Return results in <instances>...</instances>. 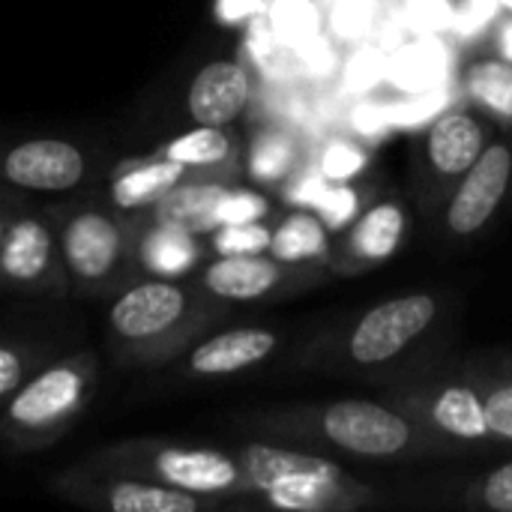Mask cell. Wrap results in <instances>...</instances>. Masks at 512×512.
I'll list each match as a JSON object with an SVG mask.
<instances>
[{"instance_id":"cell-1","label":"cell","mask_w":512,"mask_h":512,"mask_svg":"<svg viewBox=\"0 0 512 512\" xmlns=\"http://www.w3.org/2000/svg\"><path fill=\"white\" fill-rule=\"evenodd\" d=\"M237 459L249 492H258L279 510L318 512L348 501L351 483L330 459L273 444H246Z\"/></svg>"},{"instance_id":"cell-2","label":"cell","mask_w":512,"mask_h":512,"mask_svg":"<svg viewBox=\"0 0 512 512\" xmlns=\"http://www.w3.org/2000/svg\"><path fill=\"white\" fill-rule=\"evenodd\" d=\"M108 471L138 474L165 486L204 495L213 501L249 492L243 465L213 447H177V444H126L99 456Z\"/></svg>"},{"instance_id":"cell-3","label":"cell","mask_w":512,"mask_h":512,"mask_svg":"<svg viewBox=\"0 0 512 512\" xmlns=\"http://www.w3.org/2000/svg\"><path fill=\"white\" fill-rule=\"evenodd\" d=\"M93 381L96 366L87 354L66 357L42 369L12 393L6 408V432L18 444L48 441L81 414Z\"/></svg>"},{"instance_id":"cell-4","label":"cell","mask_w":512,"mask_h":512,"mask_svg":"<svg viewBox=\"0 0 512 512\" xmlns=\"http://www.w3.org/2000/svg\"><path fill=\"white\" fill-rule=\"evenodd\" d=\"M309 423L321 441L363 459H393L417 444L414 426L399 411L378 402H333L318 408Z\"/></svg>"},{"instance_id":"cell-5","label":"cell","mask_w":512,"mask_h":512,"mask_svg":"<svg viewBox=\"0 0 512 512\" xmlns=\"http://www.w3.org/2000/svg\"><path fill=\"white\" fill-rule=\"evenodd\" d=\"M438 315V300L429 294H405L369 309L348 336V357L357 366H381L402 354Z\"/></svg>"},{"instance_id":"cell-6","label":"cell","mask_w":512,"mask_h":512,"mask_svg":"<svg viewBox=\"0 0 512 512\" xmlns=\"http://www.w3.org/2000/svg\"><path fill=\"white\" fill-rule=\"evenodd\" d=\"M189 315V291L174 279H144L126 288L108 309V327L132 345L162 342Z\"/></svg>"},{"instance_id":"cell-7","label":"cell","mask_w":512,"mask_h":512,"mask_svg":"<svg viewBox=\"0 0 512 512\" xmlns=\"http://www.w3.org/2000/svg\"><path fill=\"white\" fill-rule=\"evenodd\" d=\"M66 489H69L66 492L69 498L90 504V507H105L111 512H201L222 504V501H213L204 495H192V492L165 486L150 477L120 474V471H114V477H108V480L72 477Z\"/></svg>"},{"instance_id":"cell-8","label":"cell","mask_w":512,"mask_h":512,"mask_svg":"<svg viewBox=\"0 0 512 512\" xmlns=\"http://www.w3.org/2000/svg\"><path fill=\"white\" fill-rule=\"evenodd\" d=\"M0 177L30 192H69L84 183L87 159L81 147L60 138H30L9 147L0 159Z\"/></svg>"},{"instance_id":"cell-9","label":"cell","mask_w":512,"mask_h":512,"mask_svg":"<svg viewBox=\"0 0 512 512\" xmlns=\"http://www.w3.org/2000/svg\"><path fill=\"white\" fill-rule=\"evenodd\" d=\"M57 249L63 255L66 270L81 285H96L117 270L126 243L117 219H111L102 210H81L72 219H66Z\"/></svg>"},{"instance_id":"cell-10","label":"cell","mask_w":512,"mask_h":512,"mask_svg":"<svg viewBox=\"0 0 512 512\" xmlns=\"http://www.w3.org/2000/svg\"><path fill=\"white\" fill-rule=\"evenodd\" d=\"M512 180L510 144H492L480 153V159L465 171L450 207H447V228L453 234H474L480 231L495 210L501 207Z\"/></svg>"},{"instance_id":"cell-11","label":"cell","mask_w":512,"mask_h":512,"mask_svg":"<svg viewBox=\"0 0 512 512\" xmlns=\"http://www.w3.org/2000/svg\"><path fill=\"white\" fill-rule=\"evenodd\" d=\"M252 99V78L237 60H213L189 84L186 111L201 126H231Z\"/></svg>"},{"instance_id":"cell-12","label":"cell","mask_w":512,"mask_h":512,"mask_svg":"<svg viewBox=\"0 0 512 512\" xmlns=\"http://www.w3.org/2000/svg\"><path fill=\"white\" fill-rule=\"evenodd\" d=\"M279 339L270 330L261 327H240V330H225L201 345L192 348L186 357V372L198 378H222V375H237L243 369H252L264 363L276 351Z\"/></svg>"},{"instance_id":"cell-13","label":"cell","mask_w":512,"mask_h":512,"mask_svg":"<svg viewBox=\"0 0 512 512\" xmlns=\"http://www.w3.org/2000/svg\"><path fill=\"white\" fill-rule=\"evenodd\" d=\"M57 243L51 228L36 216H21L6 225L0 243V282L36 285L54 267Z\"/></svg>"},{"instance_id":"cell-14","label":"cell","mask_w":512,"mask_h":512,"mask_svg":"<svg viewBox=\"0 0 512 512\" xmlns=\"http://www.w3.org/2000/svg\"><path fill=\"white\" fill-rule=\"evenodd\" d=\"M285 270L264 255H219L201 276L204 288L219 300H258L279 288Z\"/></svg>"},{"instance_id":"cell-15","label":"cell","mask_w":512,"mask_h":512,"mask_svg":"<svg viewBox=\"0 0 512 512\" xmlns=\"http://www.w3.org/2000/svg\"><path fill=\"white\" fill-rule=\"evenodd\" d=\"M186 177V168L162 153L129 159L111 174V204L117 210H150L171 186Z\"/></svg>"},{"instance_id":"cell-16","label":"cell","mask_w":512,"mask_h":512,"mask_svg":"<svg viewBox=\"0 0 512 512\" xmlns=\"http://www.w3.org/2000/svg\"><path fill=\"white\" fill-rule=\"evenodd\" d=\"M426 150H429L432 168L444 180L447 177H459L486 150V132H483V126L471 114L450 111V114H444V117H438L432 123Z\"/></svg>"},{"instance_id":"cell-17","label":"cell","mask_w":512,"mask_h":512,"mask_svg":"<svg viewBox=\"0 0 512 512\" xmlns=\"http://www.w3.org/2000/svg\"><path fill=\"white\" fill-rule=\"evenodd\" d=\"M228 186L216 180H195V183H177L171 186L150 210L153 222L177 225L192 234H213L216 231V207Z\"/></svg>"},{"instance_id":"cell-18","label":"cell","mask_w":512,"mask_h":512,"mask_svg":"<svg viewBox=\"0 0 512 512\" xmlns=\"http://www.w3.org/2000/svg\"><path fill=\"white\" fill-rule=\"evenodd\" d=\"M198 261H201L198 234L177 225L153 222L138 243V264L159 279H183L198 267Z\"/></svg>"},{"instance_id":"cell-19","label":"cell","mask_w":512,"mask_h":512,"mask_svg":"<svg viewBox=\"0 0 512 512\" xmlns=\"http://www.w3.org/2000/svg\"><path fill=\"white\" fill-rule=\"evenodd\" d=\"M429 423L456 438V441H486L489 435V423H486V408H483V396L474 387L465 384H444L429 396L426 405Z\"/></svg>"},{"instance_id":"cell-20","label":"cell","mask_w":512,"mask_h":512,"mask_svg":"<svg viewBox=\"0 0 512 512\" xmlns=\"http://www.w3.org/2000/svg\"><path fill=\"white\" fill-rule=\"evenodd\" d=\"M405 234V213L396 201H381L372 210H366L351 231L348 255L360 264L384 261L390 258Z\"/></svg>"},{"instance_id":"cell-21","label":"cell","mask_w":512,"mask_h":512,"mask_svg":"<svg viewBox=\"0 0 512 512\" xmlns=\"http://www.w3.org/2000/svg\"><path fill=\"white\" fill-rule=\"evenodd\" d=\"M234 138L228 135L225 126H201L195 123V129H186L183 135L171 138L168 144H162L156 153H162L165 159L183 165L186 171H210V168H222L234 159Z\"/></svg>"},{"instance_id":"cell-22","label":"cell","mask_w":512,"mask_h":512,"mask_svg":"<svg viewBox=\"0 0 512 512\" xmlns=\"http://www.w3.org/2000/svg\"><path fill=\"white\" fill-rule=\"evenodd\" d=\"M327 249H330L327 225L312 213H294L273 231L267 252L279 264H303L327 255Z\"/></svg>"},{"instance_id":"cell-23","label":"cell","mask_w":512,"mask_h":512,"mask_svg":"<svg viewBox=\"0 0 512 512\" xmlns=\"http://www.w3.org/2000/svg\"><path fill=\"white\" fill-rule=\"evenodd\" d=\"M294 162H297L294 138L288 132L267 129V132L255 135V141L249 147L246 168H249V177L258 180V183H276V180L291 174Z\"/></svg>"},{"instance_id":"cell-24","label":"cell","mask_w":512,"mask_h":512,"mask_svg":"<svg viewBox=\"0 0 512 512\" xmlns=\"http://www.w3.org/2000/svg\"><path fill=\"white\" fill-rule=\"evenodd\" d=\"M468 90L489 111L512 120V63L510 60H477L468 66Z\"/></svg>"},{"instance_id":"cell-25","label":"cell","mask_w":512,"mask_h":512,"mask_svg":"<svg viewBox=\"0 0 512 512\" xmlns=\"http://www.w3.org/2000/svg\"><path fill=\"white\" fill-rule=\"evenodd\" d=\"M273 231L261 222H240V225H219L213 231L216 255H264L270 249Z\"/></svg>"},{"instance_id":"cell-26","label":"cell","mask_w":512,"mask_h":512,"mask_svg":"<svg viewBox=\"0 0 512 512\" xmlns=\"http://www.w3.org/2000/svg\"><path fill=\"white\" fill-rule=\"evenodd\" d=\"M270 204L255 189H225L216 207V228L219 225H240V222H261Z\"/></svg>"},{"instance_id":"cell-27","label":"cell","mask_w":512,"mask_h":512,"mask_svg":"<svg viewBox=\"0 0 512 512\" xmlns=\"http://www.w3.org/2000/svg\"><path fill=\"white\" fill-rule=\"evenodd\" d=\"M357 207H360L357 189H351L348 183H330L321 201L315 204V213L327 228H345L348 222H354Z\"/></svg>"},{"instance_id":"cell-28","label":"cell","mask_w":512,"mask_h":512,"mask_svg":"<svg viewBox=\"0 0 512 512\" xmlns=\"http://www.w3.org/2000/svg\"><path fill=\"white\" fill-rule=\"evenodd\" d=\"M366 168V153L360 150V147H354V144H348V141H336V144H330L327 150H324V156H321V174L327 177V180H333V183H348L357 171H363Z\"/></svg>"},{"instance_id":"cell-29","label":"cell","mask_w":512,"mask_h":512,"mask_svg":"<svg viewBox=\"0 0 512 512\" xmlns=\"http://www.w3.org/2000/svg\"><path fill=\"white\" fill-rule=\"evenodd\" d=\"M489 435L498 441H512V384H498L483 396Z\"/></svg>"},{"instance_id":"cell-30","label":"cell","mask_w":512,"mask_h":512,"mask_svg":"<svg viewBox=\"0 0 512 512\" xmlns=\"http://www.w3.org/2000/svg\"><path fill=\"white\" fill-rule=\"evenodd\" d=\"M483 504L495 512H512V462L492 471L483 483Z\"/></svg>"},{"instance_id":"cell-31","label":"cell","mask_w":512,"mask_h":512,"mask_svg":"<svg viewBox=\"0 0 512 512\" xmlns=\"http://www.w3.org/2000/svg\"><path fill=\"white\" fill-rule=\"evenodd\" d=\"M27 378V360L21 351L0 345V399L12 396Z\"/></svg>"},{"instance_id":"cell-32","label":"cell","mask_w":512,"mask_h":512,"mask_svg":"<svg viewBox=\"0 0 512 512\" xmlns=\"http://www.w3.org/2000/svg\"><path fill=\"white\" fill-rule=\"evenodd\" d=\"M333 180H327L321 171H312V174H303L297 177L291 186H288V201L297 204V207H315L321 201V195L327 192Z\"/></svg>"},{"instance_id":"cell-33","label":"cell","mask_w":512,"mask_h":512,"mask_svg":"<svg viewBox=\"0 0 512 512\" xmlns=\"http://www.w3.org/2000/svg\"><path fill=\"white\" fill-rule=\"evenodd\" d=\"M261 9H264V0H213V15L228 27L243 24L252 15H261Z\"/></svg>"},{"instance_id":"cell-34","label":"cell","mask_w":512,"mask_h":512,"mask_svg":"<svg viewBox=\"0 0 512 512\" xmlns=\"http://www.w3.org/2000/svg\"><path fill=\"white\" fill-rule=\"evenodd\" d=\"M501 51H504V57L512 63V24H507L504 33H501Z\"/></svg>"},{"instance_id":"cell-35","label":"cell","mask_w":512,"mask_h":512,"mask_svg":"<svg viewBox=\"0 0 512 512\" xmlns=\"http://www.w3.org/2000/svg\"><path fill=\"white\" fill-rule=\"evenodd\" d=\"M6 225H9V222H6V216L0 213V243H3V234H6Z\"/></svg>"},{"instance_id":"cell-36","label":"cell","mask_w":512,"mask_h":512,"mask_svg":"<svg viewBox=\"0 0 512 512\" xmlns=\"http://www.w3.org/2000/svg\"><path fill=\"white\" fill-rule=\"evenodd\" d=\"M504 3H507V6H510V9H512V0H504Z\"/></svg>"}]
</instances>
